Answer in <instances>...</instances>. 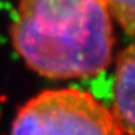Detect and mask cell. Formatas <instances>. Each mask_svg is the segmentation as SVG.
Wrapping results in <instances>:
<instances>
[{
	"label": "cell",
	"instance_id": "cell-1",
	"mask_svg": "<svg viewBox=\"0 0 135 135\" xmlns=\"http://www.w3.org/2000/svg\"><path fill=\"white\" fill-rule=\"evenodd\" d=\"M104 0H18L10 28L26 65L49 79L100 74L113 56V23Z\"/></svg>",
	"mask_w": 135,
	"mask_h": 135
},
{
	"label": "cell",
	"instance_id": "cell-2",
	"mask_svg": "<svg viewBox=\"0 0 135 135\" xmlns=\"http://www.w3.org/2000/svg\"><path fill=\"white\" fill-rule=\"evenodd\" d=\"M11 135H123L109 108L78 88L45 90L20 108Z\"/></svg>",
	"mask_w": 135,
	"mask_h": 135
},
{
	"label": "cell",
	"instance_id": "cell-3",
	"mask_svg": "<svg viewBox=\"0 0 135 135\" xmlns=\"http://www.w3.org/2000/svg\"><path fill=\"white\" fill-rule=\"evenodd\" d=\"M134 45L129 44L116 56L111 114L123 135H134Z\"/></svg>",
	"mask_w": 135,
	"mask_h": 135
},
{
	"label": "cell",
	"instance_id": "cell-4",
	"mask_svg": "<svg viewBox=\"0 0 135 135\" xmlns=\"http://www.w3.org/2000/svg\"><path fill=\"white\" fill-rule=\"evenodd\" d=\"M111 18L128 35L134 34V0H104Z\"/></svg>",
	"mask_w": 135,
	"mask_h": 135
}]
</instances>
